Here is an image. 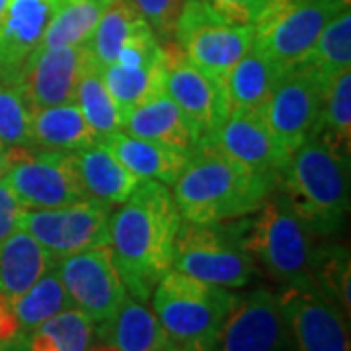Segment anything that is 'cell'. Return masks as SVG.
I'll list each match as a JSON object with an SVG mask.
<instances>
[{
  "label": "cell",
  "instance_id": "obj_1",
  "mask_svg": "<svg viewBox=\"0 0 351 351\" xmlns=\"http://www.w3.org/2000/svg\"><path fill=\"white\" fill-rule=\"evenodd\" d=\"M180 223L172 191L156 180H141L123 207L112 215L110 252L129 297L147 302L172 269Z\"/></svg>",
  "mask_w": 351,
  "mask_h": 351
},
{
  "label": "cell",
  "instance_id": "obj_2",
  "mask_svg": "<svg viewBox=\"0 0 351 351\" xmlns=\"http://www.w3.org/2000/svg\"><path fill=\"white\" fill-rule=\"evenodd\" d=\"M276 186V180L256 174L213 143H201L174 182L172 195L184 221L215 225L256 213Z\"/></svg>",
  "mask_w": 351,
  "mask_h": 351
},
{
  "label": "cell",
  "instance_id": "obj_3",
  "mask_svg": "<svg viewBox=\"0 0 351 351\" xmlns=\"http://www.w3.org/2000/svg\"><path fill=\"white\" fill-rule=\"evenodd\" d=\"M279 186L314 234H338L350 213V154L313 133L291 152Z\"/></svg>",
  "mask_w": 351,
  "mask_h": 351
},
{
  "label": "cell",
  "instance_id": "obj_4",
  "mask_svg": "<svg viewBox=\"0 0 351 351\" xmlns=\"http://www.w3.org/2000/svg\"><path fill=\"white\" fill-rule=\"evenodd\" d=\"M252 221H244L242 244L254 262L283 287L313 283L314 232L277 184Z\"/></svg>",
  "mask_w": 351,
  "mask_h": 351
},
{
  "label": "cell",
  "instance_id": "obj_5",
  "mask_svg": "<svg viewBox=\"0 0 351 351\" xmlns=\"http://www.w3.org/2000/svg\"><path fill=\"white\" fill-rule=\"evenodd\" d=\"M237 297L230 289L170 269L154 287L151 301L170 341L180 346H211Z\"/></svg>",
  "mask_w": 351,
  "mask_h": 351
},
{
  "label": "cell",
  "instance_id": "obj_6",
  "mask_svg": "<svg viewBox=\"0 0 351 351\" xmlns=\"http://www.w3.org/2000/svg\"><path fill=\"white\" fill-rule=\"evenodd\" d=\"M242 230L244 223L197 225L182 219L172 269L217 287L248 285L256 274V262L242 244Z\"/></svg>",
  "mask_w": 351,
  "mask_h": 351
},
{
  "label": "cell",
  "instance_id": "obj_7",
  "mask_svg": "<svg viewBox=\"0 0 351 351\" xmlns=\"http://www.w3.org/2000/svg\"><path fill=\"white\" fill-rule=\"evenodd\" d=\"M348 6L341 0H269L252 24V47L281 69H291L311 51L322 27Z\"/></svg>",
  "mask_w": 351,
  "mask_h": 351
},
{
  "label": "cell",
  "instance_id": "obj_8",
  "mask_svg": "<svg viewBox=\"0 0 351 351\" xmlns=\"http://www.w3.org/2000/svg\"><path fill=\"white\" fill-rule=\"evenodd\" d=\"M252 39L250 24H228L211 0H188L174 32V41L189 61L221 84L250 49Z\"/></svg>",
  "mask_w": 351,
  "mask_h": 351
},
{
  "label": "cell",
  "instance_id": "obj_9",
  "mask_svg": "<svg viewBox=\"0 0 351 351\" xmlns=\"http://www.w3.org/2000/svg\"><path fill=\"white\" fill-rule=\"evenodd\" d=\"M10 166L4 182L24 209H59L84 199L75 152L8 147Z\"/></svg>",
  "mask_w": 351,
  "mask_h": 351
},
{
  "label": "cell",
  "instance_id": "obj_10",
  "mask_svg": "<svg viewBox=\"0 0 351 351\" xmlns=\"http://www.w3.org/2000/svg\"><path fill=\"white\" fill-rule=\"evenodd\" d=\"M112 207L84 197L59 209H24L20 228L27 230L55 260L110 246Z\"/></svg>",
  "mask_w": 351,
  "mask_h": 351
},
{
  "label": "cell",
  "instance_id": "obj_11",
  "mask_svg": "<svg viewBox=\"0 0 351 351\" xmlns=\"http://www.w3.org/2000/svg\"><path fill=\"white\" fill-rule=\"evenodd\" d=\"M213 351H297L293 332L277 295L256 289L237 297L219 332Z\"/></svg>",
  "mask_w": 351,
  "mask_h": 351
},
{
  "label": "cell",
  "instance_id": "obj_12",
  "mask_svg": "<svg viewBox=\"0 0 351 351\" xmlns=\"http://www.w3.org/2000/svg\"><path fill=\"white\" fill-rule=\"evenodd\" d=\"M164 90L186 115L201 143H211L228 117L225 84L205 75L178 43H162Z\"/></svg>",
  "mask_w": 351,
  "mask_h": 351
},
{
  "label": "cell",
  "instance_id": "obj_13",
  "mask_svg": "<svg viewBox=\"0 0 351 351\" xmlns=\"http://www.w3.org/2000/svg\"><path fill=\"white\" fill-rule=\"evenodd\" d=\"M55 269L73 306L86 314L94 326L110 322L129 295L113 265L110 246L61 258L55 263Z\"/></svg>",
  "mask_w": 351,
  "mask_h": 351
},
{
  "label": "cell",
  "instance_id": "obj_14",
  "mask_svg": "<svg viewBox=\"0 0 351 351\" xmlns=\"http://www.w3.org/2000/svg\"><path fill=\"white\" fill-rule=\"evenodd\" d=\"M297 351H351L348 316L313 283L289 285L277 295Z\"/></svg>",
  "mask_w": 351,
  "mask_h": 351
},
{
  "label": "cell",
  "instance_id": "obj_15",
  "mask_svg": "<svg viewBox=\"0 0 351 351\" xmlns=\"http://www.w3.org/2000/svg\"><path fill=\"white\" fill-rule=\"evenodd\" d=\"M324 92L326 86L302 64H293L279 78L265 106V123L289 152L297 151L313 135Z\"/></svg>",
  "mask_w": 351,
  "mask_h": 351
},
{
  "label": "cell",
  "instance_id": "obj_16",
  "mask_svg": "<svg viewBox=\"0 0 351 351\" xmlns=\"http://www.w3.org/2000/svg\"><path fill=\"white\" fill-rule=\"evenodd\" d=\"M90 59L88 45L39 47L27 59L18 80L32 112L75 101L78 78Z\"/></svg>",
  "mask_w": 351,
  "mask_h": 351
},
{
  "label": "cell",
  "instance_id": "obj_17",
  "mask_svg": "<svg viewBox=\"0 0 351 351\" xmlns=\"http://www.w3.org/2000/svg\"><path fill=\"white\" fill-rule=\"evenodd\" d=\"M230 158L248 166L256 174L279 184L291 152L277 141L265 123V113L232 112L211 141Z\"/></svg>",
  "mask_w": 351,
  "mask_h": 351
},
{
  "label": "cell",
  "instance_id": "obj_18",
  "mask_svg": "<svg viewBox=\"0 0 351 351\" xmlns=\"http://www.w3.org/2000/svg\"><path fill=\"white\" fill-rule=\"evenodd\" d=\"M63 0H10L0 20V80L18 82Z\"/></svg>",
  "mask_w": 351,
  "mask_h": 351
},
{
  "label": "cell",
  "instance_id": "obj_19",
  "mask_svg": "<svg viewBox=\"0 0 351 351\" xmlns=\"http://www.w3.org/2000/svg\"><path fill=\"white\" fill-rule=\"evenodd\" d=\"M121 131L133 137L162 143L186 154H191L199 147L195 129L166 94V90L127 113Z\"/></svg>",
  "mask_w": 351,
  "mask_h": 351
},
{
  "label": "cell",
  "instance_id": "obj_20",
  "mask_svg": "<svg viewBox=\"0 0 351 351\" xmlns=\"http://www.w3.org/2000/svg\"><path fill=\"white\" fill-rule=\"evenodd\" d=\"M100 143L106 145L117 156V160L138 180H156L164 186H174L189 160V154L186 152L156 141L133 137L125 131L112 133L100 138Z\"/></svg>",
  "mask_w": 351,
  "mask_h": 351
},
{
  "label": "cell",
  "instance_id": "obj_21",
  "mask_svg": "<svg viewBox=\"0 0 351 351\" xmlns=\"http://www.w3.org/2000/svg\"><path fill=\"white\" fill-rule=\"evenodd\" d=\"M75 158L86 197L108 207L123 205L141 184L137 176L127 170L100 141L75 152Z\"/></svg>",
  "mask_w": 351,
  "mask_h": 351
},
{
  "label": "cell",
  "instance_id": "obj_22",
  "mask_svg": "<svg viewBox=\"0 0 351 351\" xmlns=\"http://www.w3.org/2000/svg\"><path fill=\"white\" fill-rule=\"evenodd\" d=\"M55 263L57 260L27 230L16 228L0 240V295L16 301Z\"/></svg>",
  "mask_w": 351,
  "mask_h": 351
},
{
  "label": "cell",
  "instance_id": "obj_23",
  "mask_svg": "<svg viewBox=\"0 0 351 351\" xmlns=\"http://www.w3.org/2000/svg\"><path fill=\"white\" fill-rule=\"evenodd\" d=\"M283 73L285 69H281L258 49L250 47L226 76L225 90L228 113H265V106Z\"/></svg>",
  "mask_w": 351,
  "mask_h": 351
},
{
  "label": "cell",
  "instance_id": "obj_24",
  "mask_svg": "<svg viewBox=\"0 0 351 351\" xmlns=\"http://www.w3.org/2000/svg\"><path fill=\"white\" fill-rule=\"evenodd\" d=\"M98 338L119 351H162L170 343L154 311L129 295L112 320L98 326Z\"/></svg>",
  "mask_w": 351,
  "mask_h": 351
},
{
  "label": "cell",
  "instance_id": "obj_25",
  "mask_svg": "<svg viewBox=\"0 0 351 351\" xmlns=\"http://www.w3.org/2000/svg\"><path fill=\"white\" fill-rule=\"evenodd\" d=\"M32 141L43 151L78 152L98 143L76 101L36 110L32 115Z\"/></svg>",
  "mask_w": 351,
  "mask_h": 351
},
{
  "label": "cell",
  "instance_id": "obj_26",
  "mask_svg": "<svg viewBox=\"0 0 351 351\" xmlns=\"http://www.w3.org/2000/svg\"><path fill=\"white\" fill-rule=\"evenodd\" d=\"M94 338V324L75 306L55 314L29 336L16 339L4 351H88Z\"/></svg>",
  "mask_w": 351,
  "mask_h": 351
},
{
  "label": "cell",
  "instance_id": "obj_27",
  "mask_svg": "<svg viewBox=\"0 0 351 351\" xmlns=\"http://www.w3.org/2000/svg\"><path fill=\"white\" fill-rule=\"evenodd\" d=\"M100 76L125 117L137 106L164 92V51L162 57L141 66L117 63L100 66Z\"/></svg>",
  "mask_w": 351,
  "mask_h": 351
},
{
  "label": "cell",
  "instance_id": "obj_28",
  "mask_svg": "<svg viewBox=\"0 0 351 351\" xmlns=\"http://www.w3.org/2000/svg\"><path fill=\"white\" fill-rule=\"evenodd\" d=\"M297 64L306 66L328 84L343 71L351 69V12L350 8L339 10L328 22L316 38L311 51Z\"/></svg>",
  "mask_w": 351,
  "mask_h": 351
},
{
  "label": "cell",
  "instance_id": "obj_29",
  "mask_svg": "<svg viewBox=\"0 0 351 351\" xmlns=\"http://www.w3.org/2000/svg\"><path fill=\"white\" fill-rule=\"evenodd\" d=\"M71 306H73L71 297H69L57 269L53 267L27 289L24 295H20L16 301H12L14 314L18 320V330H20L16 339L29 336L45 320H49L55 314L63 313Z\"/></svg>",
  "mask_w": 351,
  "mask_h": 351
},
{
  "label": "cell",
  "instance_id": "obj_30",
  "mask_svg": "<svg viewBox=\"0 0 351 351\" xmlns=\"http://www.w3.org/2000/svg\"><path fill=\"white\" fill-rule=\"evenodd\" d=\"M75 101L80 108L82 115L86 117L88 125L96 133L98 141L123 129L125 117L119 110V106L113 100L110 90L104 84L100 76V66L96 64L94 57L88 61L82 75L78 78Z\"/></svg>",
  "mask_w": 351,
  "mask_h": 351
},
{
  "label": "cell",
  "instance_id": "obj_31",
  "mask_svg": "<svg viewBox=\"0 0 351 351\" xmlns=\"http://www.w3.org/2000/svg\"><path fill=\"white\" fill-rule=\"evenodd\" d=\"M108 4L106 0H63L39 47L86 45Z\"/></svg>",
  "mask_w": 351,
  "mask_h": 351
},
{
  "label": "cell",
  "instance_id": "obj_32",
  "mask_svg": "<svg viewBox=\"0 0 351 351\" xmlns=\"http://www.w3.org/2000/svg\"><path fill=\"white\" fill-rule=\"evenodd\" d=\"M145 20L135 12V8L127 0H112L101 14L92 38L88 41V49L92 53L98 66L115 63L117 53L123 47L127 38L137 29Z\"/></svg>",
  "mask_w": 351,
  "mask_h": 351
},
{
  "label": "cell",
  "instance_id": "obj_33",
  "mask_svg": "<svg viewBox=\"0 0 351 351\" xmlns=\"http://www.w3.org/2000/svg\"><path fill=\"white\" fill-rule=\"evenodd\" d=\"M313 133H320L339 151L350 154L351 143V69L339 73L324 92L322 110Z\"/></svg>",
  "mask_w": 351,
  "mask_h": 351
},
{
  "label": "cell",
  "instance_id": "obj_34",
  "mask_svg": "<svg viewBox=\"0 0 351 351\" xmlns=\"http://www.w3.org/2000/svg\"><path fill=\"white\" fill-rule=\"evenodd\" d=\"M313 281L328 299L338 304L350 318L351 313V263L350 254L341 246L316 248Z\"/></svg>",
  "mask_w": 351,
  "mask_h": 351
},
{
  "label": "cell",
  "instance_id": "obj_35",
  "mask_svg": "<svg viewBox=\"0 0 351 351\" xmlns=\"http://www.w3.org/2000/svg\"><path fill=\"white\" fill-rule=\"evenodd\" d=\"M32 115L22 86L0 80V141L6 147H34Z\"/></svg>",
  "mask_w": 351,
  "mask_h": 351
},
{
  "label": "cell",
  "instance_id": "obj_36",
  "mask_svg": "<svg viewBox=\"0 0 351 351\" xmlns=\"http://www.w3.org/2000/svg\"><path fill=\"white\" fill-rule=\"evenodd\" d=\"M135 12L149 24L154 38L160 43L174 39L178 18L188 0H127Z\"/></svg>",
  "mask_w": 351,
  "mask_h": 351
},
{
  "label": "cell",
  "instance_id": "obj_37",
  "mask_svg": "<svg viewBox=\"0 0 351 351\" xmlns=\"http://www.w3.org/2000/svg\"><path fill=\"white\" fill-rule=\"evenodd\" d=\"M269 0H211L213 8L228 24H254Z\"/></svg>",
  "mask_w": 351,
  "mask_h": 351
},
{
  "label": "cell",
  "instance_id": "obj_38",
  "mask_svg": "<svg viewBox=\"0 0 351 351\" xmlns=\"http://www.w3.org/2000/svg\"><path fill=\"white\" fill-rule=\"evenodd\" d=\"M24 213L22 203L14 195L4 180H0V240L20 228V217Z\"/></svg>",
  "mask_w": 351,
  "mask_h": 351
},
{
  "label": "cell",
  "instance_id": "obj_39",
  "mask_svg": "<svg viewBox=\"0 0 351 351\" xmlns=\"http://www.w3.org/2000/svg\"><path fill=\"white\" fill-rule=\"evenodd\" d=\"M8 166H10V149L0 141V180L4 178Z\"/></svg>",
  "mask_w": 351,
  "mask_h": 351
},
{
  "label": "cell",
  "instance_id": "obj_40",
  "mask_svg": "<svg viewBox=\"0 0 351 351\" xmlns=\"http://www.w3.org/2000/svg\"><path fill=\"white\" fill-rule=\"evenodd\" d=\"M88 351H119L117 348H113L112 343H106V341H101L98 346H90Z\"/></svg>",
  "mask_w": 351,
  "mask_h": 351
},
{
  "label": "cell",
  "instance_id": "obj_41",
  "mask_svg": "<svg viewBox=\"0 0 351 351\" xmlns=\"http://www.w3.org/2000/svg\"><path fill=\"white\" fill-rule=\"evenodd\" d=\"M186 348H189V351H213L211 346H207V343H193V346H186Z\"/></svg>",
  "mask_w": 351,
  "mask_h": 351
},
{
  "label": "cell",
  "instance_id": "obj_42",
  "mask_svg": "<svg viewBox=\"0 0 351 351\" xmlns=\"http://www.w3.org/2000/svg\"><path fill=\"white\" fill-rule=\"evenodd\" d=\"M162 351H189V348H186V346H180V343H172V346L168 343Z\"/></svg>",
  "mask_w": 351,
  "mask_h": 351
},
{
  "label": "cell",
  "instance_id": "obj_43",
  "mask_svg": "<svg viewBox=\"0 0 351 351\" xmlns=\"http://www.w3.org/2000/svg\"><path fill=\"white\" fill-rule=\"evenodd\" d=\"M8 4H10V0H0V20H2V16H4V12H6Z\"/></svg>",
  "mask_w": 351,
  "mask_h": 351
},
{
  "label": "cell",
  "instance_id": "obj_44",
  "mask_svg": "<svg viewBox=\"0 0 351 351\" xmlns=\"http://www.w3.org/2000/svg\"><path fill=\"white\" fill-rule=\"evenodd\" d=\"M341 2H343V6H348V8H350V4H351V0H341Z\"/></svg>",
  "mask_w": 351,
  "mask_h": 351
},
{
  "label": "cell",
  "instance_id": "obj_45",
  "mask_svg": "<svg viewBox=\"0 0 351 351\" xmlns=\"http://www.w3.org/2000/svg\"><path fill=\"white\" fill-rule=\"evenodd\" d=\"M0 351H2V343H0Z\"/></svg>",
  "mask_w": 351,
  "mask_h": 351
},
{
  "label": "cell",
  "instance_id": "obj_46",
  "mask_svg": "<svg viewBox=\"0 0 351 351\" xmlns=\"http://www.w3.org/2000/svg\"><path fill=\"white\" fill-rule=\"evenodd\" d=\"M106 2H112V0H106Z\"/></svg>",
  "mask_w": 351,
  "mask_h": 351
}]
</instances>
